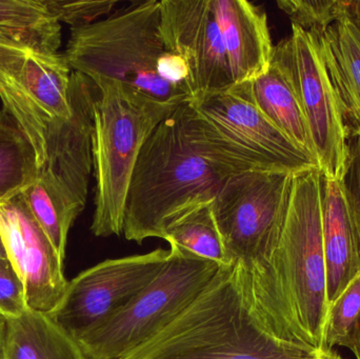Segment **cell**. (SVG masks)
I'll use <instances>...</instances> for the list:
<instances>
[{
	"mask_svg": "<svg viewBox=\"0 0 360 359\" xmlns=\"http://www.w3.org/2000/svg\"><path fill=\"white\" fill-rule=\"evenodd\" d=\"M0 259H8L6 248H4V240H2L1 233H0Z\"/></svg>",
	"mask_w": 360,
	"mask_h": 359,
	"instance_id": "cell-32",
	"label": "cell"
},
{
	"mask_svg": "<svg viewBox=\"0 0 360 359\" xmlns=\"http://www.w3.org/2000/svg\"><path fill=\"white\" fill-rule=\"evenodd\" d=\"M314 359H345L338 352L334 350H330V351H323L319 353Z\"/></svg>",
	"mask_w": 360,
	"mask_h": 359,
	"instance_id": "cell-31",
	"label": "cell"
},
{
	"mask_svg": "<svg viewBox=\"0 0 360 359\" xmlns=\"http://www.w3.org/2000/svg\"><path fill=\"white\" fill-rule=\"evenodd\" d=\"M359 320L360 275L329 308L326 333L327 349L333 350L335 346L346 347Z\"/></svg>",
	"mask_w": 360,
	"mask_h": 359,
	"instance_id": "cell-24",
	"label": "cell"
},
{
	"mask_svg": "<svg viewBox=\"0 0 360 359\" xmlns=\"http://www.w3.org/2000/svg\"><path fill=\"white\" fill-rule=\"evenodd\" d=\"M51 14L59 21L80 27L96 22L101 16L109 14L117 4L115 0H44Z\"/></svg>",
	"mask_w": 360,
	"mask_h": 359,
	"instance_id": "cell-25",
	"label": "cell"
},
{
	"mask_svg": "<svg viewBox=\"0 0 360 359\" xmlns=\"http://www.w3.org/2000/svg\"><path fill=\"white\" fill-rule=\"evenodd\" d=\"M167 54L160 1L148 0L133 2L91 25L71 27L65 57L73 71L93 82L114 80L154 100L179 107L193 99L162 77Z\"/></svg>",
	"mask_w": 360,
	"mask_h": 359,
	"instance_id": "cell-4",
	"label": "cell"
},
{
	"mask_svg": "<svg viewBox=\"0 0 360 359\" xmlns=\"http://www.w3.org/2000/svg\"><path fill=\"white\" fill-rule=\"evenodd\" d=\"M164 240L170 247L214 261L219 267L231 263L214 217L212 202L188 211L171 223Z\"/></svg>",
	"mask_w": 360,
	"mask_h": 359,
	"instance_id": "cell-22",
	"label": "cell"
},
{
	"mask_svg": "<svg viewBox=\"0 0 360 359\" xmlns=\"http://www.w3.org/2000/svg\"><path fill=\"white\" fill-rule=\"evenodd\" d=\"M8 320L0 314V359H6V337H8Z\"/></svg>",
	"mask_w": 360,
	"mask_h": 359,
	"instance_id": "cell-29",
	"label": "cell"
},
{
	"mask_svg": "<svg viewBox=\"0 0 360 359\" xmlns=\"http://www.w3.org/2000/svg\"><path fill=\"white\" fill-rule=\"evenodd\" d=\"M160 14L165 46L186 63L193 99L234 84L210 0H162Z\"/></svg>",
	"mask_w": 360,
	"mask_h": 359,
	"instance_id": "cell-14",
	"label": "cell"
},
{
	"mask_svg": "<svg viewBox=\"0 0 360 359\" xmlns=\"http://www.w3.org/2000/svg\"><path fill=\"white\" fill-rule=\"evenodd\" d=\"M345 17L354 27L360 39V0H353V1L345 0Z\"/></svg>",
	"mask_w": 360,
	"mask_h": 359,
	"instance_id": "cell-28",
	"label": "cell"
},
{
	"mask_svg": "<svg viewBox=\"0 0 360 359\" xmlns=\"http://www.w3.org/2000/svg\"><path fill=\"white\" fill-rule=\"evenodd\" d=\"M0 40L46 53H58L60 22L44 0H0Z\"/></svg>",
	"mask_w": 360,
	"mask_h": 359,
	"instance_id": "cell-20",
	"label": "cell"
},
{
	"mask_svg": "<svg viewBox=\"0 0 360 359\" xmlns=\"http://www.w3.org/2000/svg\"><path fill=\"white\" fill-rule=\"evenodd\" d=\"M338 181L360 242V132L347 137L346 159Z\"/></svg>",
	"mask_w": 360,
	"mask_h": 359,
	"instance_id": "cell-26",
	"label": "cell"
},
{
	"mask_svg": "<svg viewBox=\"0 0 360 359\" xmlns=\"http://www.w3.org/2000/svg\"><path fill=\"white\" fill-rule=\"evenodd\" d=\"M72 73L65 54L0 40L2 107L33 145L38 170L46 162L51 136L72 116Z\"/></svg>",
	"mask_w": 360,
	"mask_h": 359,
	"instance_id": "cell-9",
	"label": "cell"
},
{
	"mask_svg": "<svg viewBox=\"0 0 360 359\" xmlns=\"http://www.w3.org/2000/svg\"><path fill=\"white\" fill-rule=\"evenodd\" d=\"M277 6L289 16L292 25L314 36L345 17V0H279Z\"/></svg>",
	"mask_w": 360,
	"mask_h": 359,
	"instance_id": "cell-23",
	"label": "cell"
},
{
	"mask_svg": "<svg viewBox=\"0 0 360 359\" xmlns=\"http://www.w3.org/2000/svg\"><path fill=\"white\" fill-rule=\"evenodd\" d=\"M0 233L6 256L25 288L27 307L50 314L69 282L63 274V259L20 193L0 202Z\"/></svg>",
	"mask_w": 360,
	"mask_h": 359,
	"instance_id": "cell-13",
	"label": "cell"
},
{
	"mask_svg": "<svg viewBox=\"0 0 360 359\" xmlns=\"http://www.w3.org/2000/svg\"><path fill=\"white\" fill-rule=\"evenodd\" d=\"M27 309L25 288L8 259H0V314L8 320Z\"/></svg>",
	"mask_w": 360,
	"mask_h": 359,
	"instance_id": "cell-27",
	"label": "cell"
},
{
	"mask_svg": "<svg viewBox=\"0 0 360 359\" xmlns=\"http://www.w3.org/2000/svg\"><path fill=\"white\" fill-rule=\"evenodd\" d=\"M321 225L329 308L360 275V242L338 179L321 175Z\"/></svg>",
	"mask_w": 360,
	"mask_h": 359,
	"instance_id": "cell-16",
	"label": "cell"
},
{
	"mask_svg": "<svg viewBox=\"0 0 360 359\" xmlns=\"http://www.w3.org/2000/svg\"><path fill=\"white\" fill-rule=\"evenodd\" d=\"M272 57L285 67L293 84L319 170L326 176L340 179L346 159L347 134L316 37L292 25L291 36L274 46Z\"/></svg>",
	"mask_w": 360,
	"mask_h": 359,
	"instance_id": "cell-10",
	"label": "cell"
},
{
	"mask_svg": "<svg viewBox=\"0 0 360 359\" xmlns=\"http://www.w3.org/2000/svg\"><path fill=\"white\" fill-rule=\"evenodd\" d=\"M98 88L84 74L73 71L70 88L72 116L60 124L46 145L41 179L77 216L84 211L93 169L94 105Z\"/></svg>",
	"mask_w": 360,
	"mask_h": 359,
	"instance_id": "cell-12",
	"label": "cell"
},
{
	"mask_svg": "<svg viewBox=\"0 0 360 359\" xmlns=\"http://www.w3.org/2000/svg\"><path fill=\"white\" fill-rule=\"evenodd\" d=\"M294 175L275 170L238 173L224 183L212 202L229 261H238L251 274L264 303L271 259L287 218Z\"/></svg>",
	"mask_w": 360,
	"mask_h": 359,
	"instance_id": "cell-7",
	"label": "cell"
},
{
	"mask_svg": "<svg viewBox=\"0 0 360 359\" xmlns=\"http://www.w3.org/2000/svg\"><path fill=\"white\" fill-rule=\"evenodd\" d=\"M347 348L351 350L354 353L356 359H360V320L359 324L355 327L350 339L346 345Z\"/></svg>",
	"mask_w": 360,
	"mask_h": 359,
	"instance_id": "cell-30",
	"label": "cell"
},
{
	"mask_svg": "<svg viewBox=\"0 0 360 359\" xmlns=\"http://www.w3.org/2000/svg\"><path fill=\"white\" fill-rule=\"evenodd\" d=\"M226 48L233 82L250 81L268 70L274 46L266 13L245 0H210Z\"/></svg>",
	"mask_w": 360,
	"mask_h": 359,
	"instance_id": "cell-15",
	"label": "cell"
},
{
	"mask_svg": "<svg viewBox=\"0 0 360 359\" xmlns=\"http://www.w3.org/2000/svg\"><path fill=\"white\" fill-rule=\"evenodd\" d=\"M319 169L294 175L287 218L274 254L264 303L285 339L309 351L326 345L329 303Z\"/></svg>",
	"mask_w": 360,
	"mask_h": 359,
	"instance_id": "cell-2",
	"label": "cell"
},
{
	"mask_svg": "<svg viewBox=\"0 0 360 359\" xmlns=\"http://www.w3.org/2000/svg\"><path fill=\"white\" fill-rule=\"evenodd\" d=\"M184 133L205 157L236 173L252 170L296 173L319 162L288 138L260 111L251 82L234 84L181 105Z\"/></svg>",
	"mask_w": 360,
	"mask_h": 359,
	"instance_id": "cell-5",
	"label": "cell"
},
{
	"mask_svg": "<svg viewBox=\"0 0 360 359\" xmlns=\"http://www.w3.org/2000/svg\"><path fill=\"white\" fill-rule=\"evenodd\" d=\"M250 82L260 111L288 138L317 160L308 124L285 67L272 57L268 70Z\"/></svg>",
	"mask_w": 360,
	"mask_h": 359,
	"instance_id": "cell-18",
	"label": "cell"
},
{
	"mask_svg": "<svg viewBox=\"0 0 360 359\" xmlns=\"http://www.w3.org/2000/svg\"><path fill=\"white\" fill-rule=\"evenodd\" d=\"M94 84L98 88L92 137L96 191L91 231L97 237L120 236L139 153L158 124L179 107L154 100L114 80Z\"/></svg>",
	"mask_w": 360,
	"mask_h": 359,
	"instance_id": "cell-6",
	"label": "cell"
},
{
	"mask_svg": "<svg viewBox=\"0 0 360 359\" xmlns=\"http://www.w3.org/2000/svg\"><path fill=\"white\" fill-rule=\"evenodd\" d=\"M319 354L283 337L251 274L235 261L219 267L174 322L126 359H314Z\"/></svg>",
	"mask_w": 360,
	"mask_h": 359,
	"instance_id": "cell-1",
	"label": "cell"
},
{
	"mask_svg": "<svg viewBox=\"0 0 360 359\" xmlns=\"http://www.w3.org/2000/svg\"><path fill=\"white\" fill-rule=\"evenodd\" d=\"M170 249L107 259L69 282L60 303L48 314L74 341L101 326L158 275Z\"/></svg>",
	"mask_w": 360,
	"mask_h": 359,
	"instance_id": "cell-11",
	"label": "cell"
},
{
	"mask_svg": "<svg viewBox=\"0 0 360 359\" xmlns=\"http://www.w3.org/2000/svg\"><path fill=\"white\" fill-rule=\"evenodd\" d=\"M314 36V35H313ZM347 137L360 132V39L346 17L315 36Z\"/></svg>",
	"mask_w": 360,
	"mask_h": 359,
	"instance_id": "cell-17",
	"label": "cell"
},
{
	"mask_svg": "<svg viewBox=\"0 0 360 359\" xmlns=\"http://www.w3.org/2000/svg\"><path fill=\"white\" fill-rule=\"evenodd\" d=\"M238 173L201 155L186 138L181 105L147 139L131 179L124 213L127 240L162 238L188 211L212 202Z\"/></svg>",
	"mask_w": 360,
	"mask_h": 359,
	"instance_id": "cell-3",
	"label": "cell"
},
{
	"mask_svg": "<svg viewBox=\"0 0 360 359\" xmlns=\"http://www.w3.org/2000/svg\"><path fill=\"white\" fill-rule=\"evenodd\" d=\"M33 145L6 109L0 111V202L20 193L37 177Z\"/></svg>",
	"mask_w": 360,
	"mask_h": 359,
	"instance_id": "cell-21",
	"label": "cell"
},
{
	"mask_svg": "<svg viewBox=\"0 0 360 359\" xmlns=\"http://www.w3.org/2000/svg\"><path fill=\"white\" fill-rule=\"evenodd\" d=\"M6 359H89L48 314L27 308L8 320Z\"/></svg>",
	"mask_w": 360,
	"mask_h": 359,
	"instance_id": "cell-19",
	"label": "cell"
},
{
	"mask_svg": "<svg viewBox=\"0 0 360 359\" xmlns=\"http://www.w3.org/2000/svg\"><path fill=\"white\" fill-rule=\"evenodd\" d=\"M219 266L176 247L158 275L76 343L89 359H126L162 332L202 292Z\"/></svg>",
	"mask_w": 360,
	"mask_h": 359,
	"instance_id": "cell-8",
	"label": "cell"
},
{
	"mask_svg": "<svg viewBox=\"0 0 360 359\" xmlns=\"http://www.w3.org/2000/svg\"></svg>",
	"mask_w": 360,
	"mask_h": 359,
	"instance_id": "cell-33",
	"label": "cell"
}]
</instances>
